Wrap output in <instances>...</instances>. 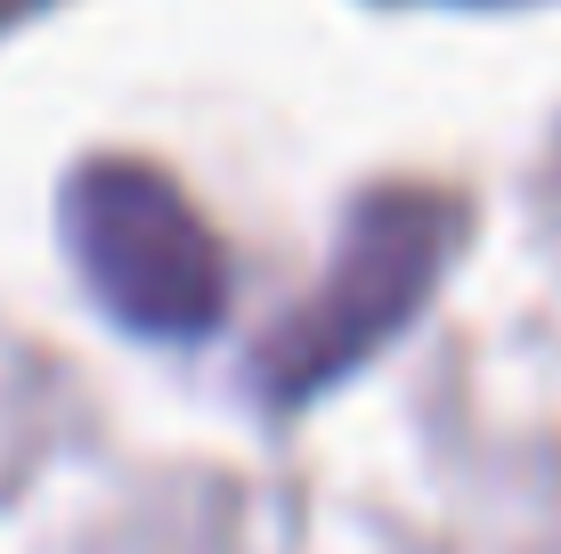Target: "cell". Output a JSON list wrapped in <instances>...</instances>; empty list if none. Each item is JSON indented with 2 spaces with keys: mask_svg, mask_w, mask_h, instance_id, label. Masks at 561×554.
I'll return each mask as SVG.
<instances>
[{
  "mask_svg": "<svg viewBox=\"0 0 561 554\" xmlns=\"http://www.w3.org/2000/svg\"><path fill=\"white\" fill-rule=\"evenodd\" d=\"M66 245L82 261L90 294L123 318L130 335L180 342L220 327L228 270L211 228L187 213V196L147 163H90L66 188Z\"/></svg>",
  "mask_w": 561,
  "mask_h": 554,
  "instance_id": "6da1fadb",
  "label": "cell"
},
{
  "mask_svg": "<svg viewBox=\"0 0 561 554\" xmlns=\"http://www.w3.org/2000/svg\"><path fill=\"white\" fill-rule=\"evenodd\" d=\"M16 9H25V0H0V25H9V16H16Z\"/></svg>",
  "mask_w": 561,
  "mask_h": 554,
  "instance_id": "3957f363",
  "label": "cell"
},
{
  "mask_svg": "<svg viewBox=\"0 0 561 554\" xmlns=\"http://www.w3.org/2000/svg\"><path fill=\"white\" fill-rule=\"evenodd\" d=\"M448 253H456V213L439 196H375V204H358V221H351V237H342L325 285L294 310V327L277 335V351L261 359V384L294 408V399L358 375L366 359L432 302Z\"/></svg>",
  "mask_w": 561,
  "mask_h": 554,
  "instance_id": "7a4b0ae2",
  "label": "cell"
}]
</instances>
